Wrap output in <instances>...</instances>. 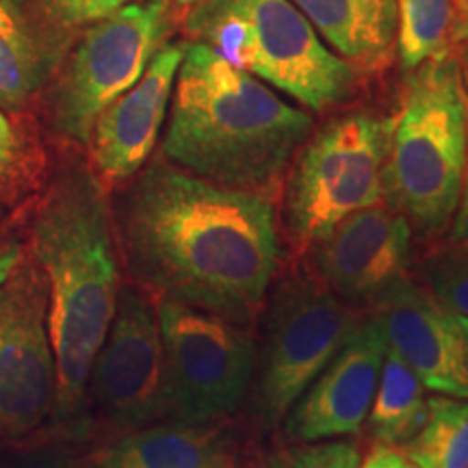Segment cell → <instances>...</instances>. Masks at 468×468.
Listing matches in <instances>:
<instances>
[{"label": "cell", "mask_w": 468, "mask_h": 468, "mask_svg": "<svg viewBox=\"0 0 468 468\" xmlns=\"http://www.w3.org/2000/svg\"><path fill=\"white\" fill-rule=\"evenodd\" d=\"M5 468H72V455L66 449H37V452L22 453L9 462Z\"/></svg>", "instance_id": "484cf974"}, {"label": "cell", "mask_w": 468, "mask_h": 468, "mask_svg": "<svg viewBox=\"0 0 468 468\" xmlns=\"http://www.w3.org/2000/svg\"><path fill=\"white\" fill-rule=\"evenodd\" d=\"M403 453L417 468H468V399H427V419Z\"/></svg>", "instance_id": "ffe728a7"}, {"label": "cell", "mask_w": 468, "mask_h": 468, "mask_svg": "<svg viewBox=\"0 0 468 468\" xmlns=\"http://www.w3.org/2000/svg\"><path fill=\"white\" fill-rule=\"evenodd\" d=\"M33 261L48 282V330L57 360L52 417L76 427L122 286L107 193L83 163L63 167L35 210Z\"/></svg>", "instance_id": "3957f363"}, {"label": "cell", "mask_w": 468, "mask_h": 468, "mask_svg": "<svg viewBox=\"0 0 468 468\" xmlns=\"http://www.w3.org/2000/svg\"><path fill=\"white\" fill-rule=\"evenodd\" d=\"M250 468H360V452L354 442L335 438L292 442L259 455Z\"/></svg>", "instance_id": "7402d4cb"}, {"label": "cell", "mask_w": 468, "mask_h": 468, "mask_svg": "<svg viewBox=\"0 0 468 468\" xmlns=\"http://www.w3.org/2000/svg\"><path fill=\"white\" fill-rule=\"evenodd\" d=\"M468 167V93L453 50L408 69L393 115L382 186L412 230L436 237L452 226Z\"/></svg>", "instance_id": "277c9868"}, {"label": "cell", "mask_w": 468, "mask_h": 468, "mask_svg": "<svg viewBox=\"0 0 468 468\" xmlns=\"http://www.w3.org/2000/svg\"><path fill=\"white\" fill-rule=\"evenodd\" d=\"M197 0H178V5H196Z\"/></svg>", "instance_id": "1f68e13d"}, {"label": "cell", "mask_w": 468, "mask_h": 468, "mask_svg": "<svg viewBox=\"0 0 468 468\" xmlns=\"http://www.w3.org/2000/svg\"><path fill=\"white\" fill-rule=\"evenodd\" d=\"M61 48L46 39L22 0H0V109L16 111L48 83Z\"/></svg>", "instance_id": "ac0fdd59"}, {"label": "cell", "mask_w": 468, "mask_h": 468, "mask_svg": "<svg viewBox=\"0 0 468 468\" xmlns=\"http://www.w3.org/2000/svg\"><path fill=\"white\" fill-rule=\"evenodd\" d=\"M169 28L167 0L126 3L93 22L52 93V126L90 144L98 115L142 79Z\"/></svg>", "instance_id": "9c48e42d"}, {"label": "cell", "mask_w": 468, "mask_h": 468, "mask_svg": "<svg viewBox=\"0 0 468 468\" xmlns=\"http://www.w3.org/2000/svg\"><path fill=\"white\" fill-rule=\"evenodd\" d=\"M468 42V0H458V11H455L453 27V44Z\"/></svg>", "instance_id": "f546056e"}, {"label": "cell", "mask_w": 468, "mask_h": 468, "mask_svg": "<svg viewBox=\"0 0 468 468\" xmlns=\"http://www.w3.org/2000/svg\"><path fill=\"white\" fill-rule=\"evenodd\" d=\"M156 314L165 356L167 420L219 423L237 414L259 358L248 327L172 300L156 302Z\"/></svg>", "instance_id": "ba28073f"}, {"label": "cell", "mask_w": 468, "mask_h": 468, "mask_svg": "<svg viewBox=\"0 0 468 468\" xmlns=\"http://www.w3.org/2000/svg\"><path fill=\"white\" fill-rule=\"evenodd\" d=\"M313 248L314 273L351 306L371 303L408 278L412 226L395 208L356 210Z\"/></svg>", "instance_id": "7c38bea8"}, {"label": "cell", "mask_w": 468, "mask_h": 468, "mask_svg": "<svg viewBox=\"0 0 468 468\" xmlns=\"http://www.w3.org/2000/svg\"><path fill=\"white\" fill-rule=\"evenodd\" d=\"M126 265L156 300L250 327L282 262L276 208L259 193L208 183L154 161L117 208Z\"/></svg>", "instance_id": "6da1fadb"}, {"label": "cell", "mask_w": 468, "mask_h": 468, "mask_svg": "<svg viewBox=\"0 0 468 468\" xmlns=\"http://www.w3.org/2000/svg\"><path fill=\"white\" fill-rule=\"evenodd\" d=\"M131 0H37L42 14L58 27H83L102 20Z\"/></svg>", "instance_id": "cb8c5ba5"}, {"label": "cell", "mask_w": 468, "mask_h": 468, "mask_svg": "<svg viewBox=\"0 0 468 468\" xmlns=\"http://www.w3.org/2000/svg\"><path fill=\"white\" fill-rule=\"evenodd\" d=\"M22 259H25V250L20 243H7L0 248V284L9 278V273Z\"/></svg>", "instance_id": "f1b7e54d"}, {"label": "cell", "mask_w": 468, "mask_h": 468, "mask_svg": "<svg viewBox=\"0 0 468 468\" xmlns=\"http://www.w3.org/2000/svg\"><path fill=\"white\" fill-rule=\"evenodd\" d=\"M185 28L193 42L310 111L336 107L358 87V68L338 57L291 0H197Z\"/></svg>", "instance_id": "5b68a950"}, {"label": "cell", "mask_w": 468, "mask_h": 468, "mask_svg": "<svg viewBox=\"0 0 468 468\" xmlns=\"http://www.w3.org/2000/svg\"><path fill=\"white\" fill-rule=\"evenodd\" d=\"M186 42L161 46L142 79L117 96L91 128V159L111 185L131 180L154 150L174 96Z\"/></svg>", "instance_id": "9a60e30c"}, {"label": "cell", "mask_w": 468, "mask_h": 468, "mask_svg": "<svg viewBox=\"0 0 468 468\" xmlns=\"http://www.w3.org/2000/svg\"><path fill=\"white\" fill-rule=\"evenodd\" d=\"M87 393L115 430L169 419L165 356L156 303L139 286H120L109 332L93 358Z\"/></svg>", "instance_id": "8fae6325"}, {"label": "cell", "mask_w": 468, "mask_h": 468, "mask_svg": "<svg viewBox=\"0 0 468 468\" xmlns=\"http://www.w3.org/2000/svg\"><path fill=\"white\" fill-rule=\"evenodd\" d=\"M351 66L379 68L397 37V0H291Z\"/></svg>", "instance_id": "e0dca14e"}, {"label": "cell", "mask_w": 468, "mask_h": 468, "mask_svg": "<svg viewBox=\"0 0 468 468\" xmlns=\"http://www.w3.org/2000/svg\"><path fill=\"white\" fill-rule=\"evenodd\" d=\"M267 292L262 345L254 373V414L269 430L284 420L313 379L358 325L356 308L314 269L292 267Z\"/></svg>", "instance_id": "8992f818"}, {"label": "cell", "mask_w": 468, "mask_h": 468, "mask_svg": "<svg viewBox=\"0 0 468 468\" xmlns=\"http://www.w3.org/2000/svg\"><path fill=\"white\" fill-rule=\"evenodd\" d=\"M388 345L425 388L468 399V319L430 286L403 278L376 303Z\"/></svg>", "instance_id": "4fadbf2b"}, {"label": "cell", "mask_w": 468, "mask_h": 468, "mask_svg": "<svg viewBox=\"0 0 468 468\" xmlns=\"http://www.w3.org/2000/svg\"><path fill=\"white\" fill-rule=\"evenodd\" d=\"M367 419L373 438L390 447L408 444L427 419L425 386L390 345Z\"/></svg>", "instance_id": "d6986e66"}, {"label": "cell", "mask_w": 468, "mask_h": 468, "mask_svg": "<svg viewBox=\"0 0 468 468\" xmlns=\"http://www.w3.org/2000/svg\"><path fill=\"white\" fill-rule=\"evenodd\" d=\"M393 115L354 111L310 133L284 189V224L300 245L324 239L338 221L384 200L382 174Z\"/></svg>", "instance_id": "52a82bcc"}, {"label": "cell", "mask_w": 468, "mask_h": 468, "mask_svg": "<svg viewBox=\"0 0 468 468\" xmlns=\"http://www.w3.org/2000/svg\"><path fill=\"white\" fill-rule=\"evenodd\" d=\"M101 468H239L218 423H154L126 431L98 458Z\"/></svg>", "instance_id": "2e32d148"}, {"label": "cell", "mask_w": 468, "mask_h": 468, "mask_svg": "<svg viewBox=\"0 0 468 468\" xmlns=\"http://www.w3.org/2000/svg\"><path fill=\"white\" fill-rule=\"evenodd\" d=\"M427 286L468 319V251L452 248L425 262Z\"/></svg>", "instance_id": "603a6c76"}, {"label": "cell", "mask_w": 468, "mask_h": 468, "mask_svg": "<svg viewBox=\"0 0 468 468\" xmlns=\"http://www.w3.org/2000/svg\"><path fill=\"white\" fill-rule=\"evenodd\" d=\"M360 468H417L406 458V453L399 452V447L378 442L368 452L365 460H360Z\"/></svg>", "instance_id": "4316f807"}, {"label": "cell", "mask_w": 468, "mask_h": 468, "mask_svg": "<svg viewBox=\"0 0 468 468\" xmlns=\"http://www.w3.org/2000/svg\"><path fill=\"white\" fill-rule=\"evenodd\" d=\"M48 302L44 271L25 254L0 284V430L7 436H25L55 412Z\"/></svg>", "instance_id": "30bf717a"}, {"label": "cell", "mask_w": 468, "mask_h": 468, "mask_svg": "<svg viewBox=\"0 0 468 468\" xmlns=\"http://www.w3.org/2000/svg\"><path fill=\"white\" fill-rule=\"evenodd\" d=\"M452 241H453V248L468 251V167H466L464 186H462L458 210H455L453 221H452Z\"/></svg>", "instance_id": "83f0119b"}, {"label": "cell", "mask_w": 468, "mask_h": 468, "mask_svg": "<svg viewBox=\"0 0 468 468\" xmlns=\"http://www.w3.org/2000/svg\"><path fill=\"white\" fill-rule=\"evenodd\" d=\"M460 63H462V76H464V85H466V93H468V42L460 52Z\"/></svg>", "instance_id": "4dcf8cb0"}, {"label": "cell", "mask_w": 468, "mask_h": 468, "mask_svg": "<svg viewBox=\"0 0 468 468\" xmlns=\"http://www.w3.org/2000/svg\"><path fill=\"white\" fill-rule=\"evenodd\" d=\"M455 11L458 0H397L395 48L406 72L453 50Z\"/></svg>", "instance_id": "44dd1931"}, {"label": "cell", "mask_w": 468, "mask_h": 468, "mask_svg": "<svg viewBox=\"0 0 468 468\" xmlns=\"http://www.w3.org/2000/svg\"><path fill=\"white\" fill-rule=\"evenodd\" d=\"M388 338L379 319L358 321L324 371L284 417L291 442H317L358 434L376 395Z\"/></svg>", "instance_id": "5bb4252c"}, {"label": "cell", "mask_w": 468, "mask_h": 468, "mask_svg": "<svg viewBox=\"0 0 468 468\" xmlns=\"http://www.w3.org/2000/svg\"><path fill=\"white\" fill-rule=\"evenodd\" d=\"M172 98L165 159L208 183L269 200L314 131L313 115L200 42H186Z\"/></svg>", "instance_id": "7a4b0ae2"}, {"label": "cell", "mask_w": 468, "mask_h": 468, "mask_svg": "<svg viewBox=\"0 0 468 468\" xmlns=\"http://www.w3.org/2000/svg\"><path fill=\"white\" fill-rule=\"evenodd\" d=\"M25 161V142L14 122L0 111V183L11 180Z\"/></svg>", "instance_id": "d4e9b609"}]
</instances>
